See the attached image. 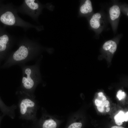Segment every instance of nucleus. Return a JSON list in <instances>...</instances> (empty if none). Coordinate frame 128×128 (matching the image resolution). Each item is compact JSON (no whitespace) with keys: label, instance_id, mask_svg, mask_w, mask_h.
<instances>
[{"label":"nucleus","instance_id":"obj_11","mask_svg":"<svg viewBox=\"0 0 128 128\" xmlns=\"http://www.w3.org/2000/svg\"><path fill=\"white\" fill-rule=\"evenodd\" d=\"M103 49L113 54L116 51L117 45L116 42L112 40L108 41L105 42L103 46Z\"/></svg>","mask_w":128,"mask_h":128},{"label":"nucleus","instance_id":"obj_1","mask_svg":"<svg viewBox=\"0 0 128 128\" xmlns=\"http://www.w3.org/2000/svg\"><path fill=\"white\" fill-rule=\"evenodd\" d=\"M41 57L33 65H20L22 69V77L20 91L32 97L35 98L34 93L37 85L41 81L40 69Z\"/></svg>","mask_w":128,"mask_h":128},{"label":"nucleus","instance_id":"obj_15","mask_svg":"<svg viewBox=\"0 0 128 128\" xmlns=\"http://www.w3.org/2000/svg\"><path fill=\"white\" fill-rule=\"evenodd\" d=\"M126 94L124 92H122L121 90H119L117 92L116 96L119 100L124 98L126 96Z\"/></svg>","mask_w":128,"mask_h":128},{"label":"nucleus","instance_id":"obj_4","mask_svg":"<svg viewBox=\"0 0 128 128\" xmlns=\"http://www.w3.org/2000/svg\"><path fill=\"white\" fill-rule=\"evenodd\" d=\"M39 121L41 128H57L61 121L56 116L43 111Z\"/></svg>","mask_w":128,"mask_h":128},{"label":"nucleus","instance_id":"obj_25","mask_svg":"<svg viewBox=\"0 0 128 128\" xmlns=\"http://www.w3.org/2000/svg\"><path fill=\"white\" fill-rule=\"evenodd\" d=\"M3 59L0 56V61Z\"/></svg>","mask_w":128,"mask_h":128},{"label":"nucleus","instance_id":"obj_23","mask_svg":"<svg viewBox=\"0 0 128 128\" xmlns=\"http://www.w3.org/2000/svg\"><path fill=\"white\" fill-rule=\"evenodd\" d=\"M5 116L3 114L1 115L0 116V122L1 120Z\"/></svg>","mask_w":128,"mask_h":128},{"label":"nucleus","instance_id":"obj_19","mask_svg":"<svg viewBox=\"0 0 128 128\" xmlns=\"http://www.w3.org/2000/svg\"><path fill=\"white\" fill-rule=\"evenodd\" d=\"M103 104L106 107H108L110 105V103L108 100H106L103 102Z\"/></svg>","mask_w":128,"mask_h":128},{"label":"nucleus","instance_id":"obj_14","mask_svg":"<svg viewBox=\"0 0 128 128\" xmlns=\"http://www.w3.org/2000/svg\"><path fill=\"white\" fill-rule=\"evenodd\" d=\"M82 123L80 122H73L70 119L66 128H81Z\"/></svg>","mask_w":128,"mask_h":128},{"label":"nucleus","instance_id":"obj_7","mask_svg":"<svg viewBox=\"0 0 128 128\" xmlns=\"http://www.w3.org/2000/svg\"><path fill=\"white\" fill-rule=\"evenodd\" d=\"M0 19L3 23L8 25H13L15 23L16 19L13 13L11 11H7L1 16Z\"/></svg>","mask_w":128,"mask_h":128},{"label":"nucleus","instance_id":"obj_3","mask_svg":"<svg viewBox=\"0 0 128 128\" xmlns=\"http://www.w3.org/2000/svg\"><path fill=\"white\" fill-rule=\"evenodd\" d=\"M19 99L18 106L19 117L22 119L35 121L38 108L35 98L19 91L16 92Z\"/></svg>","mask_w":128,"mask_h":128},{"label":"nucleus","instance_id":"obj_20","mask_svg":"<svg viewBox=\"0 0 128 128\" xmlns=\"http://www.w3.org/2000/svg\"><path fill=\"white\" fill-rule=\"evenodd\" d=\"M128 121V112L127 111L125 114V121L127 122Z\"/></svg>","mask_w":128,"mask_h":128},{"label":"nucleus","instance_id":"obj_8","mask_svg":"<svg viewBox=\"0 0 128 128\" xmlns=\"http://www.w3.org/2000/svg\"><path fill=\"white\" fill-rule=\"evenodd\" d=\"M9 37L8 35L4 34L0 37V56L3 59L5 58V52L9 44Z\"/></svg>","mask_w":128,"mask_h":128},{"label":"nucleus","instance_id":"obj_9","mask_svg":"<svg viewBox=\"0 0 128 128\" xmlns=\"http://www.w3.org/2000/svg\"><path fill=\"white\" fill-rule=\"evenodd\" d=\"M93 8L91 2L90 0H86L81 5L79 12L82 15H86L92 12Z\"/></svg>","mask_w":128,"mask_h":128},{"label":"nucleus","instance_id":"obj_10","mask_svg":"<svg viewBox=\"0 0 128 128\" xmlns=\"http://www.w3.org/2000/svg\"><path fill=\"white\" fill-rule=\"evenodd\" d=\"M109 13L111 20L114 21L117 19L120 14V10L119 6L117 5H114L109 9Z\"/></svg>","mask_w":128,"mask_h":128},{"label":"nucleus","instance_id":"obj_21","mask_svg":"<svg viewBox=\"0 0 128 128\" xmlns=\"http://www.w3.org/2000/svg\"><path fill=\"white\" fill-rule=\"evenodd\" d=\"M111 128H125L122 126H112Z\"/></svg>","mask_w":128,"mask_h":128},{"label":"nucleus","instance_id":"obj_18","mask_svg":"<svg viewBox=\"0 0 128 128\" xmlns=\"http://www.w3.org/2000/svg\"><path fill=\"white\" fill-rule=\"evenodd\" d=\"M98 98H97V99L103 102L105 101H106V97L104 95L101 97H98Z\"/></svg>","mask_w":128,"mask_h":128},{"label":"nucleus","instance_id":"obj_17","mask_svg":"<svg viewBox=\"0 0 128 128\" xmlns=\"http://www.w3.org/2000/svg\"><path fill=\"white\" fill-rule=\"evenodd\" d=\"M103 102L97 99L95 101V103L96 106H98L101 105Z\"/></svg>","mask_w":128,"mask_h":128},{"label":"nucleus","instance_id":"obj_5","mask_svg":"<svg viewBox=\"0 0 128 128\" xmlns=\"http://www.w3.org/2000/svg\"><path fill=\"white\" fill-rule=\"evenodd\" d=\"M17 106L13 104L10 106L6 105L0 97V109L4 115H7L12 119L15 116V110Z\"/></svg>","mask_w":128,"mask_h":128},{"label":"nucleus","instance_id":"obj_22","mask_svg":"<svg viewBox=\"0 0 128 128\" xmlns=\"http://www.w3.org/2000/svg\"><path fill=\"white\" fill-rule=\"evenodd\" d=\"M98 96L99 97H101L103 95V94L102 92H100L98 94Z\"/></svg>","mask_w":128,"mask_h":128},{"label":"nucleus","instance_id":"obj_6","mask_svg":"<svg viewBox=\"0 0 128 128\" xmlns=\"http://www.w3.org/2000/svg\"><path fill=\"white\" fill-rule=\"evenodd\" d=\"M103 18L99 13H97L94 14L90 20V24L91 27L95 30L100 28L104 25Z\"/></svg>","mask_w":128,"mask_h":128},{"label":"nucleus","instance_id":"obj_16","mask_svg":"<svg viewBox=\"0 0 128 128\" xmlns=\"http://www.w3.org/2000/svg\"><path fill=\"white\" fill-rule=\"evenodd\" d=\"M105 106L103 104H102L99 106H97V108L98 110L101 112H103L104 111Z\"/></svg>","mask_w":128,"mask_h":128},{"label":"nucleus","instance_id":"obj_12","mask_svg":"<svg viewBox=\"0 0 128 128\" xmlns=\"http://www.w3.org/2000/svg\"><path fill=\"white\" fill-rule=\"evenodd\" d=\"M25 3L27 6L31 9L37 12L40 10L39 4L34 0H25Z\"/></svg>","mask_w":128,"mask_h":128},{"label":"nucleus","instance_id":"obj_2","mask_svg":"<svg viewBox=\"0 0 128 128\" xmlns=\"http://www.w3.org/2000/svg\"><path fill=\"white\" fill-rule=\"evenodd\" d=\"M40 49L39 47L35 44H22L16 51L7 58L1 68H7L14 65L24 64L35 58L39 53Z\"/></svg>","mask_w":128,"mask_h":128},{"label":"nucleus","instance_id":"obj_24","mask_svg":"<svg viewBox=\"0 0 128 128\" xmlns=\"http://www.w3.org/2000/svg\"><path fill=\"white\" fill-rule=\"evenodd\" d=\"M110 108H109V107H107V109H106V111L107 112H108L110 111Z\"/></svg>","mask_w":128,"mask_h":128},{"label":"nucleus","instance_id":"obj_13","mask_svg":"<svg viewBox=\"0 0 128 128\" xmlns=\"http://www.w3.org/2000/svg\"><path fill=\"white\" fill-rule=\"evenodd\" d=\"M114 119L117 125H121L123 124V122L125 121V114L123 111L120 110L115 116Z\"/></svg>","mask_w":128,"mask_h":128}]
</instances>
